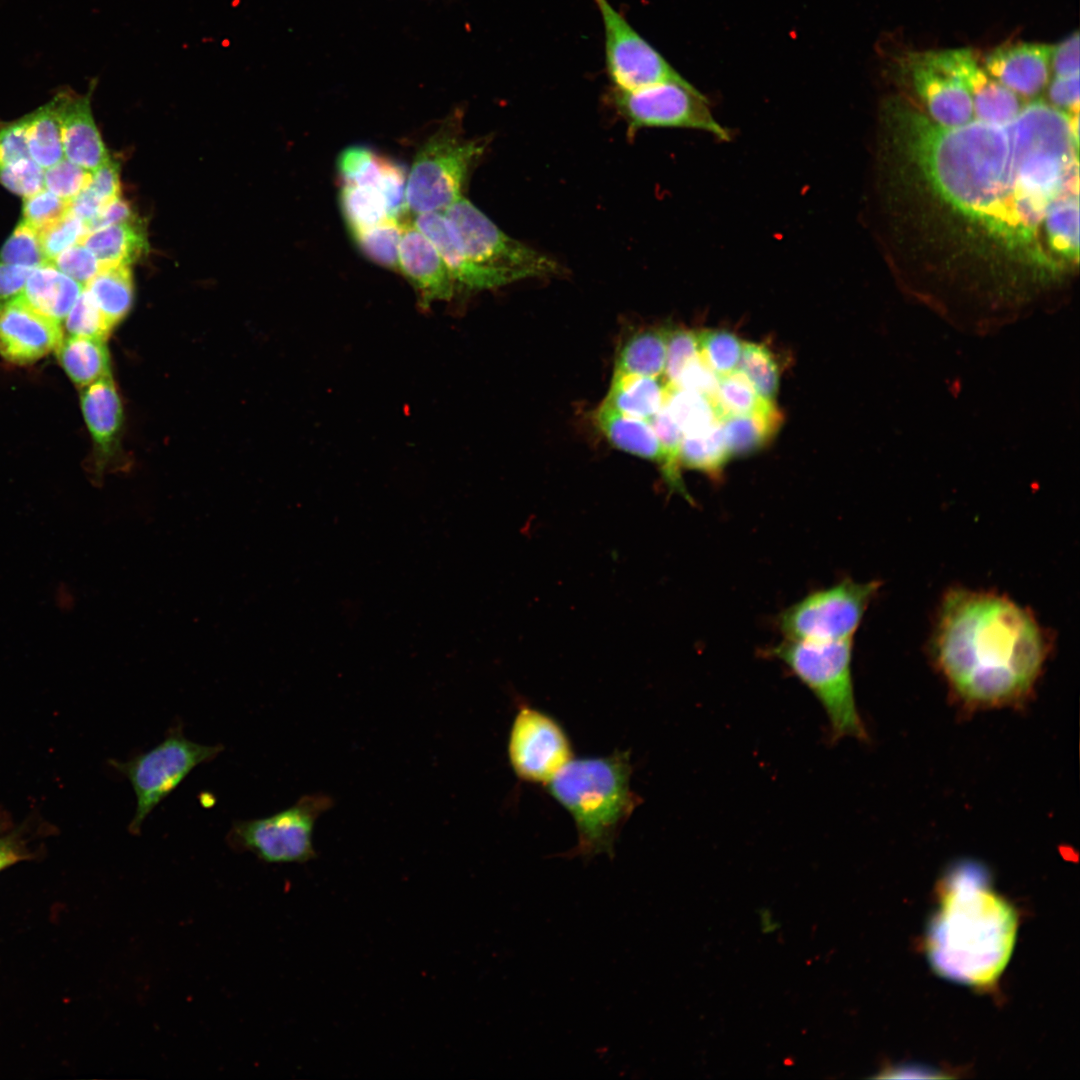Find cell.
Instances as JSON below:
<instances>
[{"mask_svg": "<svg viewBox=\"0 0 1080 1080\" xmlns=\"http://www.w3.org/2000/svg\"><path fill=\"white\" fill-rule=\"evenodd\" d=\"M894 107L907 155L936 196L1008 252L1053 265L1040 226L1053 201L1079 192L1078 148L1062 112L1035 101L1004 124L948 128Z\"/></svg>", "mask_w": 1080, "mask_h": 1080, "instance_id": "cell-1", "label": "cell"}, {"mask_svg": "<svg viewBox=\"0 0 1080 1080\" xmlns=\"http://www.w3.org/2000/svg\"><path fill=\"white\" fill-rule=\"evenodd\" d=\"M933 652L965 709L1017 706L1031 695L1046 646L1034 618L990 593L953 590L940 613Z\"/></svg>", "mask_w": 1080, "mask_h": 1080, "instance_id": "cell-2", "label": "cell"}, {"mask_svg": "<svg viewBox=\"0 0 1080 1080\" xmlns=\"http://www.w3.org/2000/svg\"><path fill=\"white\" fill-rule=\"evenodd\" d=\"M938 908L926 935L928 959L940 976L985 988L993 985L1012 954L1017 913L992 887L981 864L951 866L937 888Z\"/></svg>", "mask_w": 1080, "mask_h": 1080, "instance_id": "cell-3", "label": "cell"}, {"mask_svg": "<svg viewBox=\"0 0 1080 1080\" xmlns=\"http://www.w3.org/2000/svg\"><path fill=\"white\" fill-rule=\"evenodd\" d=\"M628 751L572 758L547 784V792L574 820L577 844L566 857L590 860L615 855L618 835L640 796L631 789Z\"/></svg>", "mask_w": 1080, "mask_h": 1080, "instance_id": "cell-4", "label": "cell"}, {"mask_svg": "<svg viewBox=\"0 0 1080 1080\" xmlns=\"http://www.w3.org/2000/svg\"><path fill=\"white\" fill-rule=\"evenodd\" d=\"M442 213L458 237L478 291L561 273L557 261L503 232L466 198Z\"/></svg>", "mask_w": 1080, "mask_h": 1080, "instance_id": "cell-5", "label": "cell"}, {"mask_svg": "<svg viewBox=\"0 0 1080 1080\" xmlns=\"http://www.w3.org/2000/svg\"><path fill=\"white\" fill-rule=\"evenodd\" d=\"M852 641L785 639L770 649L817 698L829 721L831 737L866 740L868 735L857 709L852 679Z\"/></svg>", "mask_w": 1080, "mask_h": 1080, "instance_id": "cell-6", "label": "cell"}, {"mask_svg": "<svg viewBox=\"0 0 1080 1080\" xmlns=\"http://www.w3.org/2000/svg\"><path fill=\"white\" fill-rule=\"evenodd\" d=\"M461 122L459 111L447 116L416 153L405 190V209L415 215L444 212L464 197L468 176L487 143L466 139Z\"/></svg>", "mask_w": 1080, "mask_h": 1080, "instance_id": "cell-7", "label": "cell"}, {"mask_svg": "<svg viewBox=\"0 0 1080 1080\" xmlns=\"http://www.w3.org/2000/svg\"><path fill=\"white\" fill-rule=\"evenodd\" d=\"M221 744L203 745L188 739L181 725L171 727L152 749L127 761H112L130 782L135 797V813L128 831L139 834L146 818L198 765L212 761L222 751Z\"/></svg>", "mask_w": 1080, "mask_h": 1080, "instance_id": "cell-8", "label": "cell"}, {"mask_svg": "<svg viewBox=\"0 0 1080 1080\" xmlns=\"http://www.w3.org/2000/svg\"><path fill=\"white\" fill-rule=\"evenodd\" d=\"M333 806L322 793L304 795L292 806L264 818L237 820L227 842L266 863H303L314 858L313 830L318 817Z\"/></svg>", "mask_w": 1080, "mask_h": 1080, "instance_id": "cell-9", "label": "cell"}, {"mask_svg": "<svg viewBox=\"0 0 1080 1080\" xmlns=\"http://www.w3.org/2000/svg\"><path fill=\"white\" fill-rule=\"evenodd\" d=\"M878 588L875 581L856 582L846 578L809 593L784 609L777 618L778 628L789 640L853 639Z\"/></svg>", "mask_w": 1080, "mask_h": 1080, "instance_id": "cell-10", "label": "cell"}, {"mask_svg": "<svg viewBox=\"0 0 1080 1080\" xmlns=\"http://www.w3.org/2000/svg\"><path fill=\"white\" fill-rule=\"evenodd\" d=\"M608 101L625 120L630 134L642 128H686L710 133L721 141L731 137L714 118L706 97L688 80L630 91L612 88Z\"/></svg>", "mask_w": 1080, "mask_h": 1080, "instance_id": "cell-11", "label": "cell"}, {"mask_svg": "<svg viewBox=\"0 0 1080 1080\" xmlns=\"http://www.w3.org/2000/svg\"><path fill=\"white\" fill-rule=\"evenodd\" d=\"M510 766L521 781L546 785L572 758L569 735L549 713L523 704L507 741Z\"/></svg>", "mask_w": 1080, "mask_h": 1080, "instance_id": "cell-12", "label": "cell"}, {"mask_svg": "<svg viewBox=\"0 0 1080 1080\" xmlns=\"http://www.w3.org/2000/svg\"><path fill=\"white\" fill-rule=\"evenodd\" d=\"M961 49L910 52L900 64L932 120L952 128L971 121L973 104L961 74Z\"/></svg>", "mask_w": 1080, "mask_h": 1080, "instance_id": "cell-13", "label": "cell"}, {"mask_svg": "<svg viewBox=\"0 0 1080 1080\" xmlns=\"http://www.w3.org/2000/svg\"><path fill=\"white\" fill-rule=\"evenodd\" d=\"M604 28L605 64L612 88L636 90L663 82H685L608 0H594Z\"/></svg>", "mask_w": 1080, "mask_h": 1080, "instance_id": "cell-14", "label": "cell"}, {"mask_svg": "<svg viewBox=\"0 0 1080 1080\" xmlns=\"http://www.w3.org/2000/svg\"><path fill=\"white\" fill-rule=\"evenodd\" d=\"M61 323L37 312L20 296L0 308V355L16 365L31 364L56 351Z\"/></svg>", "mask_w": 1080, "mask_h": 1080, "instance_id": "cell-15", "label": "cell"}, {"mask_svg": "<svg viewBox=\"0 0 1080 1080\" xmlns=\"http://www.w3.org/2000/svg\"><path fill=\"white\" fill-rule=\"evenodd\" d=\"M398 271L414 287L423 308L437 301H450L456 294L455 283L444 260L414 224L403 225Z\"/></svg>", "mask_w": 1080, "mask_h": 1080, "instance_id": "cell-16", "label": "cell"}, {"mask_svg": "<svg viewBox=\"0 0 1080 1080\" xmlns=\"http://www.w3.org/2000/svg\"><path fill=\"white\" fill-rule=\"evenodd\" d=\"M95 88L79 95L63 89L55 95L57 102L64 155L70 162L91 172L110 157L93 119L91 95Z\"/></svg>", "mask_w": 1080, "mask_h": 1080, "instance_id": "cell-17", "label": "cell"}, {"mask_svg": "<svg viewBox=\"0 0 1080 1080\" xmlns=\"http://www.w3.org/2000/svg\"><path fill=\"white\" fill-rule=\"evenodd\" d=\"M1052 46L1042 43H1006L985 58V71L1022 96H1035L1046 86Z\"/></svg>", "mask_w": 1080, "mask_h": 1080, "instance_id": "cell-18", "label": "cell"}, {"mask_svg": "<svg viewBox=\"0 0 1080 1080\" xmlns=\"http://www.w3.org/2000/svg\"><path fill=\"white\" fill-rule=\"evenodd\" d=\"M81 409L96 450L105 462L115 450L123 424V407L112 376L81 388Z\"/></svg>", "mask_w": 1080, "mask_h": 1080, "instance_id": "cell-19", "label": "cell"}, {"mask_svg": "<svg viewBox=\"0 0 1080 1080\" xmlns=\"http://www.w3.org/2000/svg\"><path fill=\"white\" fill-rule=\"evenodd\" d=\"M961 74L979 120L1004 124L1018 115L1021 106L1016 93L991 77L979 66L973 52L965 48Z\"/></svg>", "mask_w": 1080, "mask_h": 1080, "instance_id": "cell-20", "label": "cell"}, {"mask_svg": "<svg viewBox=\"0 0 1080 1080\" xmlns=\"http://www.w3.org/2000/svg\"><path fill=\"white\" fill-rule=\"evenodd\" d=\"M83 290L82 284L48 263L31 271L19 296L37 312L61 323Z\"/></svg>", "mask_w": 1080, "mask_h": 1080, "instance_id": "cell-21", "label": "cell"}, {"mask_svg": "<svg viewBox=\"0 0 1080 1080\" xmlns=\"http://www.w3.org/2000/svg\"><path fill=\"white\" fill-rule=\"evenodd\" d=\"M596 423L616 448L661 466L662 448L650 421L622 413L603 402L596 412Z\"/></svg>", "mask_w": 1080, "mask_h": 1080, "instance_id": "cell-22", "label": "cell"}, {"mask_svg": "<svg viewBox=\"0 0 1080 1080\" xmlns=\"http://www.w3.org/2000/svg\"><path fill=\"white\" fill-rule=\"evenodd\" d=\"M80 243L95 255L100 267L130 265L149 249L144 223L138 217L88 232Z\"/></svg>", "mask_w": 1080, "mask_h": 1080, "instance_id": "cell-23", "label": "cell"}, {"mask_svg": "<svg viewBox=\"0 0 1080 1080\" xmlns=\"http://www.w3.org/2000/svg\"><path fill=\"white\" fill-rule=\"evenodd\" d=\"M666 379L615 371L605 403L622 413L650 419L662 408Z\"/></svg>", "mask_w": 1080, "mask_h": 1080, "instance_id": "cell-24", "label": "cell"}, {"mask_svg": "<svg viewBox=\"0 0 1080 1080\" xmlns=\"http://www.w3.org/2000/svg\"><path fill=\"white\" fill-rule=\"evenodd\" d=\"M55 352L69 378L80 388L111 376L106 340L68 335Z\"/></svg>", "mask_w": 1080, "mask_h": 1080, "instance_id": "cell-25", "label": "cell"}, {"mask_svg": "<svg viewBox=\"0 0 1080 1080\" xmlns=\"http://www.w3.org/2000/svg\"><path fill=\"white\" fill-rule=\"evenodd\" d=\"M84 289L112 328L125 318L133 305L134 283L129 265L100 267Z\"/></svg>", "mask_w": 1080, "mask_h": 1080, "instance_id": "cell-26", "label": "cell"}, {"mask_svg": "<svg viewBox=\"0 0 1080 1080\" xmlns=\"http://www.w3.org/2000/svg\"><path fill=\"white\" fill-rule=\"evenodd\" d=\"M782 422V414L776 407L766 412L724 418L720 425L730 456L747 455L766 446Z\"/></svg>", "mask_w": 1080, "mask_h": 1080, "instance_id": "cell-27", "label": "cell"}, {"mask_svg": "<svg viewBox=\"0 0 1080 1080\" xmlns=\"http://www.w3.org/2000/svg\"><path fill=\"white\" fill-rule=\"evenodd\" d=\"M668 329H650L630 337L622 346L615 371L662 377L667 358Z\"/></svg>", "mask_w": 1080, "mask_h": 1080, "instance_id": "cell-28", "label": "cell"}, {"mask_svg": "<svg viewBox=\"0 0 1080 1080\" xmlns=\"http://www.w3.org/2000/svg\"><path fill=\"white\" fill-rule=\"evenodd\" d=\"M1079 193L1053 201L1047 209L1044 225L1048 248L1056 256L1077 262L1079 256Z\"/></svg>", "mask_w": 1080, "mask_h": 1080, "instance_id": "cell-29", "label": "cell"}, {"mask_svg": "<svg viewBox=\"0 0 1080 1080\" xmlns=\"http://www.w3.org/2000/svg\"><path fill=\"white\" fill-rule=\"evenodd\" d=\"M27 142L30 157L44 169L63 160L61 123L55 98L27 115Z\"/></svg>", "mask_w": 1080, "mask_h": 1080, "instance_id": "cell-30", "label": "cell"}, {"mask_svg": "<svg viewBox=\"0 0 1080 1080\" xmlns=\"http://www.w3.org/2000/svg\"><path fill=\"white\" fill-rule=\"evenodd\" d=\"M730 457L720 422L705 431L683 436L679 452L683 467L719 477Z\"/></svg>", "mask_w": 1080, "mask_h": 1080, "instance_id": "cell-31", "label": "cell"}, {"mask_svg": "<svg viewBox=\"0 0 1080 1080\" xmlns=\"http://www.w3.org/2000/svg\"><path fill=\"white\" fill-rule=\"evenodd\" d=\"M712 402L719 422L730 416L766 412L774 403L762 398L738 370L719 377Z\"/></svg>", "mask_w": 1080, "mask_h": 1080, "instance_id": "cell-32", "label": "cell"}, {"mask_svg": "<svg viewBox=\"0 0 1080 1080\" xmlns=\"http://www.w3.org/2000/svg\"><path fill=\"white\" fill-rule=\"evenodd\" d=\"M663 407L684 435L705 431L719 422L712 399L668 382Z\"/></svg>", "mask_w": 1080, "mask_h": 1080, "instance_id": "cell-33", "label": "cell"}, {"mask_svg": "<svg viewBox=\"0 0 1080 1080\" xmlns=\"http://www.w3.org/2000/svg\"><path fill=\"white\" fill-rule=\"evenodd\" d=\"M339 201L350 233L391 217L384 196L372 186L343 184Z\"/></svg>", "mask_w": 1080, "mask_h": 1080, "instance_id": "cell-34", "label": "cell"}, {"mask_svg": "<svg viewBox=\"0 0 1080 1080\" xmlns=\"http://www.w3.org/2000/svg\"><path fill=\"white\" fill-rule=\"evenodd\" d=\"M403 223L397 217H387L370 227L351 232L352 237L369 260L390 270L398 271V250Z\"/></svg>", "mask_w": 1080, "mask_h": 1080, "instance_id": "cell-35", "label": "cell"}, {"mask_svg": "<svg viewBox=\"0 0 1080 1080\" xmlns=\"http://www.w3.org/2000/svg\"><path fill=\"white\" fill-rule=\"evenodd\" d=\"M737 370L762 398L774 401L779 386V370L768 348L761 344L744 343Z\"/></svg>", "mask_w": 1080, "mask_h": 1080, "instance_id": "cell-36", "label": "cell"}, {"mask_svg": "<svg viewBox=\"0 0 1080 1080\" xmlns=\"http://www.w3.org/2000/svg\"><path fill=\"white\" fill-rule=\"evenodd\" d=\"M650 423L662 448L663 462L660 467L665 481L672 490L690 500L680 475L679 452L683 431L663 406L650 419Z\"/></svg>", "mask_w": 1080, "mask_h": 1080, "instance_id": "cell-37", "label": "cell"}, {"mask_svg": "<svg viewBox=\"0 0 1080 1080\" xmlns=\"http://www.w3.org/2000/svg\"><path fill=\"white\" fill-rule=\"evenodd\" d=\"M697 339L700 358L719 377L737 370L744 344L737 336L724 330H703L697 332Z\"/></svg>", "mask_w": 1080, "mask_h": 1080, "instance_id": "cell-38", "label": "cell"}, {"mask_svg": "<svg viewBox=\"0 0 1080 1080\" xmlns=\"http://www.w3.org/2000/svg\"><path fill=\"white\" fill-rule=\"evenodd\" d=\"M386 158L366 146L344 149L337 159L343 184L372 186L379 190Z\"/></svg>", "mask_w": 1080, "mask_h": 1080, "instance_id": "cell-39", "label": "cell"}, {"mask_svg": "<svg viewBox=\"0 0 1080 1080\" xmlns=\"http://www.w3.org/2000/svg\"><path fill=\"white\" fill-rule=\"evenodd\" d=\"M0 262L36 268L48 264L38 231L21 221L0 251Z\"/></svg>", "mask_w": 1080, "mask_h": 1080, "instance_id": "cell-40", "label": "cell"}, {"mask_svg": "<svg viewBox=\"0 0 1080 1080\" xmlns=\"http://www.w3.org/2000/svg\"><path fill=\"white\" fill-rule=\"evenodd\" d=\"M64 328L68 335L103 340L113 329L85 289L64 319Z\"/></svg>", "mask_w": 1080, "mask_h": 1080, "instance_id": "cell-41", "label": "cell"}, {"mask_svg": "<svg viewBox=\"0 0 1080 1080\" xmlns=\"http://www.w3.org/2000/svg\"><path fill=\"white\" fill-rule=\"evenodd\" d=\"M87 233L84 222L70 212L38 230L43 253L50 263L61 252L80 243Z\"/></svg>", "mask_w": 1080, "mask_h": 1080, "instance_id": "cell-42", "label": "cell"}, {"mask_svg": "<svg viewBox=\"0 0 1080 1080\" xmlns=\"http://www.w3.org/2000/svg\"><path fill=\"white\" fill-rule=\"evenodd\" d=\"M91 180V171L67 159L61 160L44 171V186L46 189L67 201H71L82 190L87 188Z\"/></svg>", "mask_w": 1080, "mask_h": 1080, "instance_id": "cell-43", "label": "cell"}, {"mask_svg": "<svg viewBox=\"0 0 1080 1080\" xmlns=\"http://www.w3.org/2000/svg\"><path fill=\"white\" fill-rule=\"evenodd\" d=\"M70 201L62 199L47 189L25 197L23 219L37 231L52 224L69 212Z\"/></svg>", "mask_w": 1080, "mask_h": 1080, "instance_id": "cell-44", "label": "cell"}, {"mask_svg": "<svg viewBox=\"0 0 1080 1080\" xmlns=\"http://www.w3.org/2000/svg\"><path fill=\"white\" fill-rule=\"evenodd\" d=\"M0 183L10 191L29 197L44 189V171L31 157L0 167Z\"/></svg>", "mask_w": 1080, "mask_h": 1080, "instance_id": "cell-45", "label": "cell"}, {"mask_svg": "<svg viewBox=\"0 0 1080 1080\" xmlns=\"http://www.w3.org/2000/svg\"><path fill=\"white\" fill-rule=\"evenodd\" d=\"M698 355L697 332L685 329L669 330L664 372L666 381L674 383L684 367Z\"/></svg>", "mask_w": 1080, "mask_h": 1080, "instance_id": "cell-46", "label": "cell"}, {"mask_svg": "<svg viewBox=\"0 0 1080 1080\" xmlns=\"http://www.w3.org/2000/svg\"><path fill=\"white\" fill-rule=\"evenodd\" d=\"M51 264L83 286L100 269V264L95 255L82 243H77L61 252Z\"/></svg>", "mask_w": 1080, "mask_h": 1080, "instance_id": "cell-47", "label": "cell"}, {"mask_svg": "<svg viewBox=\"0 0 1080 1080\" xmlns=\"http://www.w3.org/2000/svg\"><path fill=\"white\" fill-rule=\"evenodd\" d=\"M718 381L719 376L698 355L684 367L672 385L712 399Z\"/></svg>", "mask_w": 1080, "mask_h": 1080, "instance_id": "cell-48", "label": "cell"}, {"mask_svg": "<svg viewBox=\"0 0 1080 1080\" xmlns=\"http://www.w3.org/2000/svg\"><path fill=\"white\" fill-rule=\"evenodd\" d=\"M30 158L27 116L0 129V167Z\"/></svg>", "mask_w": 1080, "mask_h": 1080, "instance_id": "cell-49", "label": "cell"}, {"mask_svg": "<svg viewBox=\"0 0 1080 1080\" xmlns=\"http://www.w3.org/2000/svg\"><path fill=\"white\" fill-rule=\"evenodd\" d=\"M1079 32L1075 31L1052 46L1050 67L1055 76L1079 74Z\"/></svg>", "mask_w": 1080, "mask_h": 1080, "instance_id": "cell-50", "label": "cell"}, {"mask_svg": "<svg viewBox=\"0 0 1080 1080\" xmlns=\"http://www.w3.org/2000/svg\"><path fill=\"white\" fill-rule=\"evenodd\" d=\"M88 188L105 204L120 197L119 166L109 158L92 172Z\"/></svg>", "mask_w": 1080, "mask_h": 1080, "instance_id": "cell-51", "label": "cell"}, {"mask_svg": "<svg viewBox=\"0 0 1080 1080\" xmlns=\"http://www.w3.org/2000/svg\"><path fill=\"white\" fill-rule=\"evenodd\" d=\"M1051 102L1068 114H1079V74L1055 76L1049 85Z\"/></svg>", "mask_w": 1080, "mask_h": 1080, "instance_id": "cell-52", "label": "cell"}, {"mask_svg": "<svg viewBox=\"0 0 1080 1080\" xmlns=\"http://www.w3.org/2000/svg\"><path fill=\"white\" fill-rule=\"evenodd\" d=\"M33 269L0 262V308L21 294Z\"/></svg>", "mask_w": 1080, "mask_h": 1080, "instance_id": "cell-53", "label": "cell"}, {"mask_svg": "<svg viewBox=\"0 0 1080 1080\" xmlns=\"http://www.w3.org/2000/svg\"><path fill=\"white\" fill-rule=\"evenodd\" d=\"M137 218L129 203L118 197L107 204L101 212L86 224L88 232Z\"/></svg>", "mask_w": 1080, "mask_h": 1080, "instance_id": "cell-54", "label": "cell"}]
</instances>
